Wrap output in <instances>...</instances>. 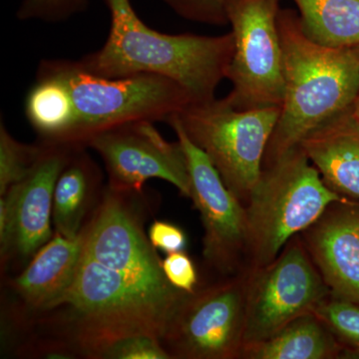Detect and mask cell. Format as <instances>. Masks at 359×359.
<instances>
[{
  "instance_id": "cell-1",
  "label": "cell",
  "mask_w": 359,
  "mask_h": 359,
  "mask_svg": "<svg viewBox=\"0 0 359 359\" xmlns=\"http://www.w3.org/2000/svg\"><path fill=\"white\" fill-rule=\"evenodd\" d=\"M110 13L109 34L100 49L78 62L107 78L160 75L187 90L193 102L216 98L235 50L233 32L218 36L166 34L149 27L130 0H104Z\"/></svg>"
},
{
  "instance_id": "cell-2",
  "label": "cell",
  "mask_w": 359,
  "mask_h": 359,
  "mask_svg": "<svg viewBox=\"0 0 359 359\" xmlns=\"http://www.w3.org/2000/svg\"><path fill=\"white\" fill-rule=\"evenodd\" d=\"M285 94L263 168L299 147L323 123L353 109L359 91V47L332 48L309 39L299 13L280 9Z\"/></svg>"
},
{
  "instance_id": "cell-3",
  "label": "cell",
  "mask_w": 359,
  "mask_h": 359,
  "mask_svg": "<svg viewBox=\"0 0 359 359\" xmlns=\"http://www.w3.org/2000/svg\"><path fill=\"white\" fill-rule=\"evenodd\" d=\"M39 67L60 78L69 90L75 121L67 145L87 147L96 135L128 123L167 122L193 102L184 87L160 75L99 76L68 59H44Z\"/></svg>"
},
{
  "instance_id": "cell-4",
  "label": "cell",
  "mask_w": 359,
  "mask_h": 359,
  "mask_svg": "<svg viewBox=\"0 0 359 359\" xmlns=\"http://www.w3.org/2000/svg\"><path fill=\"white\" fill-rule=\"evenodd\" d=\"M341 196L330 190L301 147L263 168L245 204V269L266 266Z\"/></svg>"
},
{
  "instance_id": "cell-5",
  "label": "cell",
  "mask_w": 359,
  "mask_h": 359,
  "mask_svg": "<svg viewBox=\"0 0 359 359\" xmlns=\"http://www.w3.org/2000/svg\"><path fill=\"white\" fill-rule=\"evenodd\" d=\"M282 107L241 110L226 99L191 102L171 116L188 138L204 151L236 197L247 203L262 173L266 146Z\"/></svg>"
},
{
  "instance_id": "cell-6",
  "label": "cell",
  "mask_w": 359,
  "mask_h": 359,
  "mask_svg": "<svg viewBox=\"0 0 359 359\" xmlns=\"http://www.w3.org/2000/svg\"><path fill=\"white\" fill-rule=\"evenodd\" d=\"M247 278L245 269L185 295L161 337L171 359H240Z\"/></svg>"
},
{
  "instance_id": "cell-7",
  "label": "cell",
  "mask_w": 359,
  "mask_h": 359,
  "mask_svg": "<svg viewBox=\"0 0 359 359\" xmlns=\"http://www.w3.org/2000/svg\"><path fill=\"white\" fill-rule=\"evenodd\" d=\"M280 9V0L226 2L235 50L226 74L233 88L224 99L237 109L282 107L285 79Z\"/></svg>"
},
{
  "instance_id": "cell-8",
  "label": "cell",
  "mask_w": 359,
  "mask_h": 359,
  "mask_svg": "<svg viewBox=\"0 0 359 359\" xmlns=\"http://www.w3.org/2000/svg\"><path fill=\"white\" fill-rule=\"evenodd\" d=\"M247 269L244 346L269 339L313 313L330 294L299 233L271 263Z\"/></svg>"
},
{
  "instance_id": "cell-9",
  "label": "cell",
  "mask_w": 359,
  "mask_h": 359,
  "mask_svg": "<svg viewBox=\"0 0 359 359\" xmlns=\"http://www.w3.org/2000/svg\"><path fill=\"white\" fill-rule=\"evenodd\" d=\"M173 128L185 152L190 199L200 212L204 228L203 259L218 276L235 275L245 269L247 219L245 205L229 190L204 151L196 146L176 122Z\"/></svg>"
},
{
  "instance_id": "cell-10",
  "label": "cell",
  "mask_w": 359,
  "mask_h": 359,
  "mask_svg": "<svg viewBox=\"0 0 359 359\" xmlns=\"http://www.w3.org/2000/svg\"><path fill=\"white\" fill-rule=\"evenodd\" d=\"M102 158L108 187L141 194L144 184L161 179L190 198V176L185 152L179 141L165 140L153 122L128 123L96 135L87 144Z\"/></svg>"
},
{
  "instance_id": "cell-11",
  "label": "cell",
  "mask_w": 359,
  "mask_h": 359,
  "mask_svg": "<svg viewBox=\"0 0 359 359\" xmlns=\"http://www.w3.org/2000/svg\"><path fill=\"white\" fill-rule=\"evenodd\" d=\"M41 142L29 173L0 196V256L29 259L53 237L51 229L56 182L79 146Z\"/></svg>"
},
{
  "instance_id": "cell-12",
  "label": "cell",
  "mask_w": 359,
  "mask_h": 359,
  "mask_svg": "<svg viewBox=\"0 0 359 359\" xmlns=\"http://www.w3.org/2000/svg\"><path fill=\"white\" fill-rule=\"evenodd\" d=\"M299 235L330 295L359 304V200L334 201Z\"/></svg>"
},
{
  "instance_id": "cell-13",
  "label": "cell",
  "mask_w": 359,
  "mask_h": 359,
  "mask_svg": "<svg viewBox=\"0 0 359 359\" xmlns=\"http://www.w3.org/2000/svg\"><path fill=\"white\" fill-rule=\"evenodd\" d=\"M299 147L330 190L359 200V121L353 109L309 132Z\"/></svg>"
},
{
  "instance_id": "cell-14",
  "label": "cell",
  "mask_w": 359,
  "mask_h": 359,
  "mask_svg": "<svg viewBox=\"0 0 359 359\" xmlns=\"http://www.w3.org/2000/svg\"><path fill=\"white\" fill-rule=\"evenodd\" d=\"M83 248L82 231L75 238L54 233L13 280L14 290L28 311L42 313L70 287Z\"/></svg>"
},
{
  "instance_id": "cell-15",
  "label": "cell",
  "mask_w": 359,
  "mask_h": 359,
  "mask_svg": "<svg viewBox=\"0 0 359 359\" xmlns=\"http://www.w3.org/2000/svg\"><path fill=\"white\" fill-rule=\"evenodd\" d=\"M85 148L73 150L54 189L52 222L55 233L67 238L79 235L85 218L102 195V173Z\"/></svg>"
},
{
  "instance_id": "cell-16",
  "label": "cell",
  "mask_w": 359,
  "mask_h": 359,
  "mask_svg": "<svg viewBox=\"0 0 359 359\" xmlns=\"http://www.w3.org/2000/svg\"><path fill=\"white\" fill-rule=\"evenodd\" d=\"M346 358L344 347L316 314L297 318L273 337L245 344L240 359Z\"/></svg>"
},
{
  "instance_id": "cell-17",
  "label": "cell",
  "mask_w": 359,
  "mask_h": 359,
  "mask_svg": "<svg viewBox=\"0 0 359 359\" xmlns=\"http://www.w3.org/2000/svg\"><path fill=\"white\" fill-rule=\"evenodd\" d=\"M28 122L46 143L66 144L75 121L74 107L65 82L39 67L25 100Z\"/></svg>"
},
{
  "instance_id": "cell-18",
  "label": "cell",
  "mask_w": 359,
  "mask_h": 359,
  "mask_svg": "<svg viewBox=\"0 0 359 359\" xmlns=\"http://www.w3.org/2000/svg\"><path fill=\"white\" fill-rule=\"evenodd\" d=\"M302 32L332 48L359 47V0H294Z\"/></svg>"
},
{
  "instance_id": "cell-19",
  "label": "cell",
  "mask_w": 359,
  "mask_h": 359,
  "mask_svg": "<svg viewBox=\"0 0 359 359\" xmlns=\"http://www.w3.org/2000/svg\"><path fill=\"white\" fill-rule=\"evenodd\" d=\"M313 313L332 330L346 358H359V304L330 294Z\"/></svg>"
},
{
  "instance_id": "cell-20",
  "label": "cell",
  "mask_w": 359,
  "mask_h": 359,
  "mask_svg": "<svg viewBox=\"0 0 359 359\" xmlns=\"http://www.w3.org/2000/svg\"><path fill=\"white\" fill-rule=\"evenodd\" d=\"M42 144L26 145L9 133L4 121L0 123V196L15 185L36 162L41 152Z\"/></svg>"
},
{
  "instance_id": "cell-21",
  "label": "cell",
  "mask_w": 359,
  "mask_h": 359,
  "mask_svg": "<svg viewBox=\"0 0 359 359\" xmlns=\"http://www.w3.org/2000/svg\"><path fill=\"white\" fill-rule=\"evenodd\" d=\"M89 0H22L18 7V20L60 22L83 13Z\"/></svg>"
},
{
  "instance_id": "cell-22",
  "label": "cell",
  "mask_w": 359,
  "mask_h": 359,
  "mask_svg": "<svg viewBox=\"0 0 359 359\" xmlns=\"http://www.w3.org/2000/svg\"><path fill=\"white\" fill-rule=\"evenodd\" d=\"M184 20L204 25H228L226 6L228 0H163Z\"/></svg>"
},
{
  "instance_id": "cell-23",
  "label": "cell",
  "mask_w": 359,
  "mask_h": 359,
  "mask_svg": "<svg viewBox=\"0 0 359 359\" xmlns=\"http://www.w3.org/2000/svg\"><path fill=\"white\" fill-rule=\"evenodd\" d=\"M106 359H171L161 340L151 335H134L115 342L106 349Z\"/></svg>"
},
{
  "instance_id": "cell-24",
  "label": "cell",
  "mask_w": 359,
  "mask_h": 359,
  "mask_svg": "<svg viewBox=\"0 0 359 359\" xmlns=\"http://www.w3.org/2000/svg\"><path fill=\"white\" fill-rule=\"evenodd\" d=\"M162 266L168 282L177 290L192 294L199 287L197 269L185 250L168 254Z\"/></svg>"
},
{
  "instance_id": "cell-25",
  "label": "cell",
  "mask_w": 359,
  "mask_h": 359,
  "mask_svg": "<svg viewBox=\"0 0 359 359\" xmlns=\"http://www.w3.org/2000/svg\"><path fill=\"white\" fill-rule=\"evenodd\" d=\"M149 240L156 250L166 254L185 250L186 233L176 224L168 222L155 221L149 229Z\"/></svg>"
},
{
  "instance_id": "cell-26",
  "label": "cell",
  "mask_w": 359,
  "mask_h": 359,
  "mask_svg": "<svg viewBox=\"0 0 359 359\" xmlns=\"http://www.w3.org/2000/svg\"><path fill=\"white\" fill-rule=\"evenodd\" d=\"M353 110L354 116H355L356 119L359 121V91L358 97H356L355 101H354Z\"/></svg>"
}]
</instances>
